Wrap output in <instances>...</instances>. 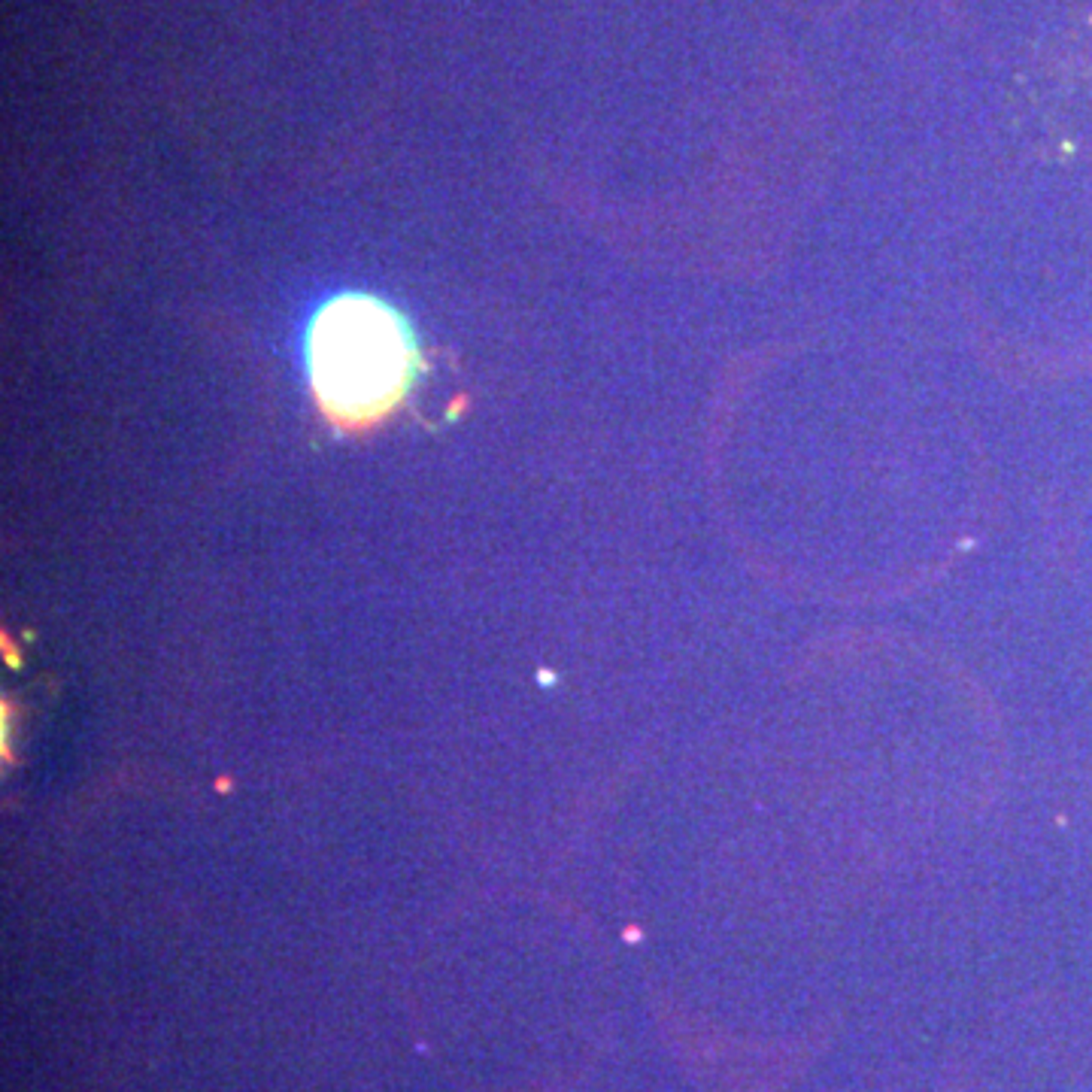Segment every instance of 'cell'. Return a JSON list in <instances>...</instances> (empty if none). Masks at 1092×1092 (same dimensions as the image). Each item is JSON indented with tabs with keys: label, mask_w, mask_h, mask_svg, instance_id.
Listing matches in <instances>:
<instances>
[{
	"label": "cell",
	"mask_w": 1092,
	"mask_h": 1092,
	"mask_svg": "<svg viewBox=\"0 0 1092 1092\" xmlns=\"http://www.w3.org/2000/svg\"><path fill=\"white\" fill-rule=\"evenodd\" d=\"M310 379L328 416L365 425L407 392L416 349L404 319L368 298L343 295L322 307L307 340Z\"/></svg>",
	"instance_id": "cell-1"
}]
</instances>
